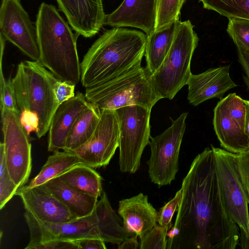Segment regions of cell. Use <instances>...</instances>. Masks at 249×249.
Listing matches in <instances>:
<instances>
[{
    "instance_id": "obj_1",
    "label": "cell",
    "mask_w": 249,
    "mask_h": 249,
    "mask_svg": "<svg viewBox=\"0 0 249 249\" xmlns=\"http://www.w3.org/2000/svg\"><path fill=\"white\" fill-rule=\"evenodd\" d=\"M181 188L182 196L167 233L166 249H235L240 230L225 206L212 148L194 159Z\"/></svg>"
},
{
    "instance_id": "obj_2",
    "label": "cell",
    "mask_w": 249,
    "mask_h": 249,
    "mask_svg": "<svg viewBox=\"0 0 249 249\" xmlns=\"http://www.w3.org/2000/svg\"><path fill=\"white\" fill-rule=\"evenodd\" d=\"M147 36L144 33L122 27L106 31L84 55L81 82L86 88L113 79L141 65Z\"/></svg>"
},
{
    "instance_id": "obj_3",
    "label": "cell",
    "mask_w": 249,
    "mask_h": 249,
    "mask_svg": "<svg viewBox=\"0 0 249 249\" xmlns=\"http://www.w3.org/2000/svg\"><path fill=\"white\" fill-rule=\"evenodd\" d=\"M39 61L59 80L76 86L81 80L77 36L57 9L42 2L36 22Z\"/></svg>"
},
{
    "instance_id": "obj_4",
    "label": "cell",
    "mask_w": 249,
    "mask_h": 249,
    "mask_svg": "<svg viewBox=\"0 0 249 249\" xmlns=\"http://www.w3.org/2000/svg\"><path fill=\"white\" fill-rule=\"evenodd\" d=\"M60 80L39 61H25L18 66L11 81L20 113L36 114L38 125L36 133L38 138L48 131L52 117L59 106L55 87Z\"/></svg>"
},
{
    "instance_id": "obj_5",
    "label": "cell",
    "mask_w": 249,
    "mask_h": 249,
    "mask_svg": "<svg viewBox=\"0 0 249 249\" xmlns=\"http://www.w3.org/2000/svg\"><path fill=\"white\" fill-rule=\"evenodd\" d=\"M151 74L138 66L103 83L86 89L85 97L101 110H116L138 105L150 110L161 99L155 91Z\"/></svg>"
},
{
    "instance_id": "obj_6",
    "label": "cell",
    "mask_w": 249,
    "mask_h": 249,
    "mask_svg": "<svg viewBox=\"0 0 249 249\" xmlns=\"http://www.w3.org/2000/svg\"><path fill=\"white\" fill-rule=\"evenodd\" d=\"M198 40L189 20L178 21L171 47L160 67L151 75L153 88L160 99H173L187 85Z\"/></svg>"
},
{
    "instance_id": "obj_7",
    "label": "cell",
    "mask_w": 249,
    "mask_h": 249,
    "mask_svg": "<svg viewBox=\"0 0 249 249\" xmlns=\"http://www.w3.org/2000/svg\"><path fill=\"white\" fill-rule=\"evenodd\" d=\"M217 182L225 206L240 230V235L249 238L248 195L237 164V154L211 145Z\"/></svg>"
},
{
    "instance_id": "obj_8",
    "label": "cell",
    "mask_w": 249,
    "mask_h": 249,
    "mask_svg": "<svg viewBox=\"0 0 249 249\" xmlns=\"http://www.w3.org/2000/svg\"><path fill=\"white\" fill-rule=\"evenodd\" d=\"M151 110L138 105L115 110L120 131L119 166L123 173H135L150 136Z\"/></svg>"
},
{
    "instance_id": "obj_9",
    "label": "cell",
    "mask_w": 249,
    "mask_h": 249,
    "mask_svg": "<svg viewBox=\"0 0 249 249\" xmlns=\"http://www.w3.org/2000/svg\"><path fill=\"white\" fill-rule=\"evenodd\" d=\"M188 112L182 113L160 134L152 138L149 144L151 155L147 162L149 178L159 187L170 185L178 170L180 146L185 131Z\"/></svg>"
},
{
    "instance_id": "obj_10",
    "label": "cell",
    "mask_w": 249,
    "mask_h": 249,
    "mask_svg": "<svg viewBox=\"0 0 249 249\" xmlns=\"http://www.w3.org/2000/svg\"><path fill=\"white\" fill-rule=\"evenodd\" d=\"M6 163L18 188L27 182L32 170L31 144L20 122V112L1 109Z\"/></svg>"
},
{
    "instance_id": "obj_11",
    "label": "cell",
    "mask_w": 249,
    "mask_h": 249,
    "mask_svg": "<svg viewBox=\"0 0 249 249\" xmlns=\"http://www.w3.org/2000/svg\"><path fill=\"white\" fill-rule=\"evenodd\" d=\"M246 108L244 99L236 93L220 99L213 109V125L220 146L235 154L249 148L245 133Z\"/></svg>"
},
{
    "instance_id": "obj_12",
    "label": "cell",
    "mask_w": 249,
    "mask_h": 249,
    "mask_svg": "<svg viewBox=\"0 0 249 249\" xmlns=\"http://www.w3.org/2000/svg\"><path fill=\"white\" fill-rule=\"evenodd\" d=\"M30 231V240L25 249H35L53 240L74 241L85 238H98L96 232L98 218L95 209L90 214L65 223L41 221L27 210L24 214Z\"/></svg>"
},
{
    "instance_id": "obj_13",
    "label": "cell",
    "mask_w": 249,
    "mask_h": 249,
    "mask_svg": "<svg viewBox=\"0 0 249 249\" xmlns=\"http://www.w3.org/2000/svg\"><path fill=\"white\" fill-rule=\"evenodd\" d=\"M0 35L33 60L39 61L36 27L22 6L20 0H2Z\"/></svg>"
},
{
    "instance_id": "obj_14",
    "label": "cell",
    "mask_w": 249,
    "mask_h": 249,
    "mask_svg": "<svg viewBox=\"0 0 249 249\" xmlns=\"http://www.w3.org/2000/svg\"><path fill=\"white\" fill-rule=\"evenodd\" d=\"M101 110L100 118L92 135L73 151L82 163L93 168L108 165L119 147V125L115 110Z\"/></svg>"
},
{
    "instance_id": "obj_15",
    "label": "cell",
    "mask_w": 249,
    "mask_h": 249,
    "mask_svg": "<svg viewBox=\"0 0 249 249\" xmlns=\"http://www.w3.org/2000/svg\"><path fill=\"white\" fill-rule=\"evenodd\" d=\"M60 11L78 35L91 37L105 24L102 0H56Z\"/></svg>"
},
{
    "instance_id": "obj_16",
    "label": "cell",
    "mask_w": 249,
    "mask_h": 249,
    "mask_svg": "<svg viewBox=\"0 0 249 249\" xmlns=\"http://www.w3.org/2000/svg\"><path fill=\"white\" fill-rule=\"evenodd\" d=\"M15 195L19 196L27 210L37 219L51 223H65L77 218L55 196L40 186L18 188Z\"/></svg>"
},
{
    "instance_id": "obj_17",
    "label": "cell",
    "mask_w": 249,
    "mask_h": 249,
    "mask_svg": "<svg viewBox=\"0 0 249 249\" xmlns=\"http://www.w3.org/2000/svg\"><path fill=\"white\" fill-rule=\"evenodd\" d=\"M230 68L227 65L192 74L187 83L189 103L197 106L210 99H221L228 90L237 87L230 76Z\"/></svg>"
},
{
    "instance_id": "obj_18",
    "label": "cell",
    "mask_w": 249,
    "mask_h": 249,
    "mask_svg": "<svg viewBox=\"0 0 249 249\" xmlns=\"http://www.w3.org/2000/svg\"><path fill=\"white\" fill-rule=\"evenodd\" d=\"M158 0H124L112 13L107 15L105 25L112 27L140 29L146 36L155 32Z\"/></svg>"
},
{
    "instance_id": "obj_19",
    "label": "cell",
    "mask_w": 249,
    "mask_h": 249,
    "mask_svg": "<svg viewBox=\"0 0 249 249\" xmlns=\"http://www.w3.org/2000/svg\"><path fill=\"white\" fill-rule=\"evenodd\" d=\"M82 93L61 104L51 120L48 140V150H64L70 130L77 118L90 106Z\"/></svg>"
},
{
    "instance_id": "obj_20",
    "label": "cell",
    "mask_w": 249,
    "mask_h": 249,
    "mask_svg": "<svg viewBox=\"0 0 249 249\" xmlns=\"http://www.w3.org/2000/svg\"><path fill=\"white\" fill-rule=\"evenodd\" d=\"M119 214L125 230L141 238L157 225L158 213L142 193L119 201Z\"/></svg>"
},
{
    "instance_id": "obj_21",
    "label": "cell",
    "mask_w": 249,
    "mask_h": 249,
    "mask_svg": "<svg viewBox=\"0 0 249 249\" xmlns=\"http://www.w3.org/2000/svg\"><path fill=\"white\" fill-rule=\"evenodd\" d=\"M40 186L63 203L77 218L91 213L98 200L96 197L71 187L58 177Z\"/></svg>"
},
{
    "instance_id": "obj_22",
    "label": "cell",
    "mask_w": 249,
    "mask_h": 249,
    "mask_svg": "<svg viewBox=\"0 0 249 249\" xmlns=\"http://www.w3.org/2000/svg\"><path fill=\"white\" fill-rule=\"evenodd\" d=\"M95 207L98 218L96 232L99 239L105 243L120 244L133 236L127 232L123 223L112 209L106 192H103Z\"/></svg>"
},
{
    "instance_id": "obj_23",
    "label": "cell",
    "mask_w": 249,
    "mask_h": 249,
    "mask_svg": "<svg viewBox=\"0 0 249 249\" xmlns=\"http://www.w3.org/2000/svg\"><path fill=\"white\" fill-rule=\"evenodd\" d=\"M178 21L147 36L144 55L146 68L151 74L158 69L167 55L174 38Z\"/></svg>"
},
{
    "instance_id": "obj_24",
    "label": "cell",
    "mask_w": 249,
    "mask_h": 249,
    "mask_svg": "<svg viewBox=\"0 0 249 249\" xmlns=\"http://www.w3.org/2000/svg\"><path fill=\"white\" fill-rule=\"evenodd\" d=\"M58 177L71 187L89 195L98 198L103 192L102 177L85 164H76Z\"/></svg>"
},
{
    "instance_id": "obj_25",
    "label": "cell",
    "mask_w": 249,
    "mask_h": 249,
    "mask_svg": "<svg viewBox=\"0 0 249 249\" xmlns=\"http://www.w3.org/2000/svg\"><path fill=\"white\" fill-rule=\"evenodd\" d=\"M101 111L97 106L91 103L72 126L64 150L74 151L89 139L99 122Z\"/></svg>"
},
{
    "instance_id": "obj_26",
    "label": "cell",
    "mask_w": 249,
    "mask_h": 249,
    "mask_svg": "<svg viewBox=\"0 0 249 249\" xmlns=\"http://www.w3.org/2000/svg\"><path fill=\"white\" fill-rule=\"evenodd\" d=\"M79 163L82 162L74 152L55 151L48 158L39 173L27 185L31 187L41 185Z\"/></svg>"
},
{
    "instance_id": "obj_27",
    "label": "cell",
    "mask_w": 249,
    "mask_h": 249,
    "mask_svg": "<svg viewBox=\"0 0 249 249\" xmlns=\"http://www.w3.org/2000/svg\"><path fill=\"white\" fill-rule=\"evenodd\" d=\"M203 8L231 18L249 19V0H198Z\"/></svg>"
},
{
    "instance_id": "obj_28",
    "label": "cell",
    "mask_w": 249,
    "mask_h": 249,
    "mask_svg": "<svg viewBox=\"0 0 249 249\" xmlns=\"http://www.w3.org/2000/svg\"><path fill=\"white\" fill-rule=\"evenodd\" d=\"M185 0H158L155 31L165 29L179 20Z\"/></svg>"
},
{
    "instance_id": "obj_29",
    "label": "cell",
    "mask_w": 249,
    "mask_h": 249,
    "mask_svg": "<svg viewBox=\"0 0 249 249\" xmlns=\"http://www.w3.org/2000/svg\"><path fill=\"white\" fill-rule=\"evenodd\" d=\"M18 186L12 179L7 169L3 142L0 143V209L15 195Z\"/></svg>"
},
{
    "instance_id": "obj_30",
    "label": "cell",
    "mask_w": 249,
    "mask_h": 249,
    "mask_svg": "<svg viewBox=\"0 0 249 249\" xmlns=\"http://www.w3.org/2000/svg\"><path fill=\"white\" fill-rule=\"evenodd\" d=\"M227 32L236 47L249 52V19H229Z\"/></svg>"
},
{
    "instance_id": "obj_31",
    "label": "cell",
    "mask_w": 249,
    "mask_h": 249,
    "mask_svg": "<svg viewBox=\"0 0 249 249\" xmlns=\"http://www.w3.org/2000/svg\"><path fill=\"white\" fill-rule=\"evenodd\" d=\"M172 225L162 226L157 224L140 238L141 249H165L167 245V235Z\"/></svg>"
},
{
    "instance_id": "obj_32",
    "label": "cell",
    "mask_w": 249,
    "mask_h": 249,
    "mask_svg": "<svg viewBox=\"0 0 249 249\" xmlns=\"http://www.w3.org/2000/svg\"><path fill=\"white\" fill-rule=\"evenodd\" d=\"M0 109H8L20 112L18 108L11 78L6 80L2 67H0Z\"/></svg>"
},
{
    "instance_id": "obj_33",
    "label": "cell",
    "mask_w": 249,
    "mask_h": 249,
    "mask_svg": "<svg viewBox=\"0 0 249 249\" xmlns=\"http://www.w3.org/2000/svg\"><path fill=\"white\" fill-rule=\"evenodd\" d=\"M182 196V189L181 188L174 197L166 203L158 213V222L159 225L165 227L172 225L173 216L178 210Z\"/></svg>"
},
{
    "instance_id": "obj_34",
    "label": "cell",
    "mask_w": 249,
    "mask_h": 249,
    "mask_svg": "<svg viewBox=\"0 0 249 249\" xmlns=\"http://www.w3.org/2000/svg\"><path fill=\"white\" fill-rule=\"evenodd\" d=\"M237 164L249 203V148L237 154Z\"/></svg>"
},
{
    "instance_id": "obj_35",
    "label": "cell",
    "mask_w": 249,
    "mask_h": 249,
    "mask_svg": "<svg viewBox=\"0 0 249 249\" xmlns=\"http://www.w3.org/2000/svg\"><path fill=\"white\" fill-rule=\"evenodd\" d=\"M75 85L59 80L55 87V94L59 105L75 96Z\"/></svg>"
},
{
    "instance_id": "obj_36",
    "label": "cell",
    "mask_w": 249,
    "mask_h": 249,
    "mask_svg": "<svg viewBox=\"0 0 249 249\" xmlns=\"http://www.w3.org/2000/svg\"><path fill=\"white\" fill-rule=\"evenodd\" d=\"M20 122L29 136L31 132L36 131L38 125V119L34 113L27 111L20 112Z\"/></svg>"
},
{
    "instance_id": "obj_37",
    "label": "cell",
    "mask_w": 249,
    "mask_h": 249,
    "mask_svg": "<svg viewBox=\"0 0 249 249\" xmlns=\"http://www.w3.org/2000/svg\"><path fill=\"white\" fill-rule=\"evenodd\" d=\"M34 249H77L73 241L53 240L43 243Z\"/></svg>"
},
{
    "instance_id": "obj_38",
    "label": "cell",
    "mask_w": 249,
    "mask_h": 249,
    "mask_svg": "<svg viewBox=\"0 0 249 249\" xmlns=\"http://www.w3.org/2000/svg\"><path fill=\"white\" fill-rule=\"evenodd\" d=\"M77 249H106L105 242L95 238H85L73 241Z\"/></svg>"
},
{
    "instance_id": "obj_39",
    "label": "cell",
    "mask_w": 249,
    "mask_h": 249,
    "mask_svg": "<svg viewBox=\"0 0 249 249\" xmlns=\"http://www.w3.org/2000/svg\"><path fill=\"white\" fill-rule=\"evenodd\" d=\"M238 61L242 66L245 75L244 81L249 90V52L239 47H236Z\"/></svg>"
},
{
    "instance_id": "obj_40",
    "label": "cell",
    "mask_w": 249,
    "mask_h": 249,
    "mask_svg": "<svg viewBox=\"0 0 249 249\" xmlns=\"http://www.w3.org/2000/svg\"><path fill=\"white\" fill-rule=\"evenodd\" d=\"M138 235H134L125 239L123 242L119 244V249H140V244L138 241Z\"/></svg>"
},
{
    "instance_id": "obj_41",
    "label": "cell",
    "mask_w": 249,
    "mask_h": 249,
    "mask_svg": "<svg viewBox=\"0 0 249 249\" xmlns=\"http://www.w3.org/2000/svg\"><path fill=\"white\" fill-rule=\"evenodd\" d=\"M246 108L245 133L247 135L249 143V100H244Z\"/></svg>"
},
{
    "instance_id": "obj_42",
    "label": "cell",
    "mask_w": 249,
    "mask_h": 249,
    "mask_svg": "<svg viewBox=\"0 0 249 249\" xmlns=\"http://www.w3.org/2000/svg\"><path fill=\"white\" fill-rule=\"evenodd\" d=\"M239 245L243 249H249V238L244 236H240Z\"/></svg>"
}]
</instances>
